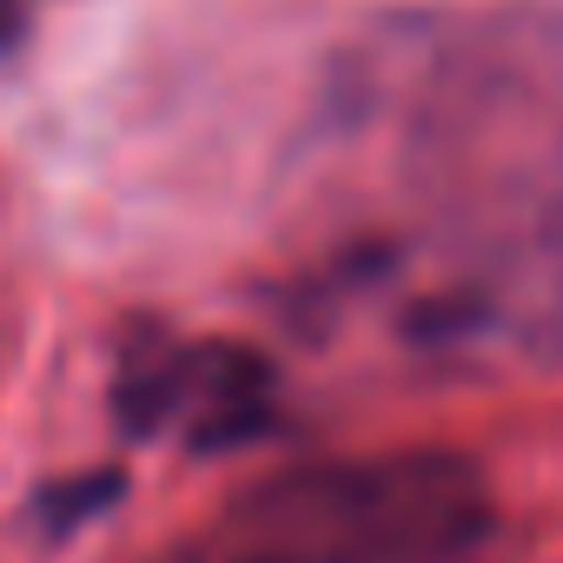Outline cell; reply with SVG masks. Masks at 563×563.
I'll list each match as a JSON object with an SVG mask.
<instances>
[{
    "label": "cell",
    "instance_id": "cell-3",
    "mask_svg": "<svg viewBox=\"0 0 563 563\" xmlns=\"http://www.w3.org/2000/svg\"><path fill=\"white\" fill-rule=\"evenodd\" d=\"M107 504H120V471H87V477L54 484L47 504H41V517H47V530H74V523L100 517Z\"/></svg>",
    "mask_w": 563,
    "mask_h": 563
},
{
    "label": "cell",
    "instance_id": "cell-2",
    "mask_svg": "<svg viewBox=\"0 0 563 563\" xmlns=\"http://www.w3.org/2000/svg\"><path fill=\"white\" fill-rule=\"evenodd\" d=\"M113 405H120V424L133 438L179 424L192 451H232V444L258 438L265 405H272V372L245 345H166V339H153L146 352H126Z\"/></svg>",
    "mask_w": 563,
    "mask_h": 563
},
{
    "label": "cell",
    "instance_id": "cell-1",
    "mask_svg": "<svg viewBox=\"0 0 563 563\" xmlns=\"http://www.w3.org/2000/svg\"><path fill=\"white\" fill-rule=\"evenodd\" d=\"M484 471L451 451L306 464L252 490L173 563H477Z\"/></svg>",
    "mask_w": 563,
    "mask_h": 563
},
{
    "label": "cell",
    "instance_id": "cell-4",
    "mask_svg": "<svg viewBox=\"0 0 563 563\" xmlns=\"http://www.w3.org/2000/svg\"><path fill=\"white\" fill-rule=\"evenodd\" d=\"M21 14H27V8H21V0H0V47H8V41H14V27H21Z\"/></svg>",
    "mask_w": 563,
    "mask_h": 563
}]
</instances>
